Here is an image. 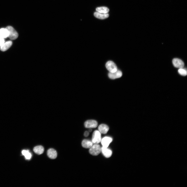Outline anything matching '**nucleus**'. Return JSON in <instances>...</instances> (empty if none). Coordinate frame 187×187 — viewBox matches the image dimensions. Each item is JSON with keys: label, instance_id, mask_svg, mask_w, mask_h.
Returning <instances> with one entry per match:
<instances>
[{"label": "nucleus", "instance_id": "obj_1", "mask_svg": "<svg viewBox=\"0 0 187 187\" xmlns=\"http://www.w3.org/2000/svg\"><path fill=\"white\" fill-rule=\"evenodd\" d=\"M8 32V37L11 40H15L17 39L18 36V34L17 32L12 26H9L6 28Z\"/></svg>", "mask_w": 187, "mask_h": 187}, {"label": "nucleus", "instance_id": "obj_2", "mask_svg": "<svg viewBox=\"0 0 187 187\" xmlns=\"http://www.w3.org/2000/svg\"><path fill=\"white\" fill-rule=\"evenodd\" d=\"M101 148L99 145L96 144L90 148L89 152L93 155L97 156L101 152Z\"/></svg>", "mask_w": 187, "mask_h": 187}, {"label": "nucleus", "instance_id": "obj_3", "mask_svg": "<svg viewBox=\"0 0 187 187\" xmlns=\"http://www.w3.org/2000/svg\"><path fill=\"white\" fill-rule=\"evenodd\" d=\"M102 140L101 133L99 131L96 130L93 132L92 137V142L95 144H98Z\"/></svg>", "mask_w": 187, "mask_h": 187}, {"label": "nucleus", "instance_id": "obj_4", "mask_svg": "<svg viewBox=\"0 0 187 187\" xmlns=\"http://www.w3.org/2000/svg\"><path fill=\"white\" fill-rule=\"evenodd\" d=\"M106 67L107 69L110 72H115L117 70L115 64L111 61H109L106 63Z\"/></svg>", "mask_w": 187, "mask_h": 187}, {"label": "nucleus", "instance_id": "obj_5", "mask_svg": "<svg viewBox=\"0 0 187 187\" xmlns=\"http://www.w3.org/2000/svg\"><path fill=\"white\" fill-rule=\"evenodd\" d=\"M85 127L87 128H95L98 125L97 121L94 120H89L86 121L84 123Z\"/></svg>", "mask_w": 187, "mask_h": 187}, {"label": "nucleus", "instance_id": "obj_6", "mask_svg": "<svg viewBox=\"0 0 187 187\" xmlns=\"http://www.w3.org/2000/svg\"><path fill=\"white\" fill-rule=\"evenodd\" d=\"M172 62L174 66L176 68H183L184 66L183 62L179 59L174 58L173 59Z\"/></svg>", "mask_w": 187, "mask_h": 187}, {"label": "nucleus", "instance_id": "obj_7", "mask_svg": "<svg viewBox=\"0 0 187 187\" xmlns=\"http://www.w3.org/2000/svg\"><path fill=\"white\" fill-rule=\"evenodd\" d=\"M108 75L110 78L114 79L121 77L122 76V73L121 71L117 70L115 72H110Z\"/></svg>", "mask_w": 187, "mask_h": 187}, {"label": "nucleus", "instance_id": "obj_8", "mask_svg": "<svg viewBox=\"0 0 187 187\" xmlns=\"http://www.w3.org/2000/svg\"><path fill=\"white\" fill-rule=\"evenodd\" d=\"M112 141V138L109 137H105L102 139L101 142L103 146L107 148Z\"/></svg>", "mask_w": 187, "mask_h": 187}, {"label": "nucleus", "instance_id": "obj_9", "mask_svg": "<svg viewBox=\"0 0 187 187\" xmlns=\"http://www.w3.org/2000/svg\"><path fill=\"white\" fill-rule=\"evenodd\" d=\"M101 152L106 157L108 158L110 157L112 153V151L110 149L102 146L101 148Z\"/></svg>", "mask_w": 187, "mask_h": 187}, {"label": "nucleus", "instance_id": "obj_10", "mask_svg": "<svg viewBox=\"0 0 187 187\" xmlns=\"http://www.w3.org/2000/svg\"><path fill=\"white\" fill-rule=\"evenodd\" d=\"M98 131L101 133L103 134H106L108 131L109 128L106 124H102L99 125L98 127Z\"/></svg>", "mask_w": 187, "mask_h": 187}, {"label": "nucleus", "instance_id": "obj_11", "mask_svg": "<svg viewBox=\"0 0 187 187\" xmlns=\"http://www.w3.org/2000/svg\"><path fill=\"white\" fill-rule=\"evenodd\" d=\"M47 154L48 157L51 159L56 158L57 156V153L56 150L52 148H50L48 150Z\"/></svg>", "mask_w": 187, "mask_h": 187}, {"label": "nucleus", "instance_id": "obj_12", "mask_svg": "<svg viewBox=\"0 0 187 187\" xmlns=\"http://www.w3.org/2000/svg\"><path fill=\"white\" fill-rule=\"evenodd\" d=\"M12 44V42L11 41H9L4 42L0 46V50L3 51H6L11 46Z\"/></svg>", "mask_w": 187, "mask_h": 187}, {"label": "nucleus", "instance_id": "obj_13", "mask_svg": "<svg viewBox=\"0 0 187 187\" xmlns=\"http://www.w3.org/2000/svg\"><path fill=\"white\" fill-rule=\"evenodd\" d=\"M94 15L96 18L101 19H104L107 18L109 16L108 13H102L97 11L94 13Z\"/></svg>", "mask_w": 187, "mask_h": 187}, {"label": "nucleus", "instance_id": "obj_14", "mask_svg": "<svg viewBox=\"0 0 187 187\" xmlns=\"http://www.w3.org/2000/svg\"><path fill=\"white\" fill-rule=\"evenodd\" d=\"M82 145L84 148H90L92 146L93 143L92 142L89 140L84 139L82 141Z\"/></svg>", "mask_w": 187, "mask_h": 187}, {"label": "nucleus", "instance_id": "obj_15", "mask_svg": "<svg viewBox=\"0 0 187 187\" xmlns=\"http://www.w3.org/2000/svg\"><path fill=\"white\" fill-rule=\"evenodd\" d=\"M44 150L43 147L41 145L36 146L33 149V150L34 152L37 154L39 155L43 153Z\"/></svg>", "mask_w": 187, "mask_h": 187}, {"label": "nucleus", "instance_id": "obj_16", "mask_svg": "<svg viewBox=\"0 0 187 187\" xmlns=\"http://www.w3.org/2000/svg\"><path fill=\"white\" fill-rule=\"evenodd\" d=\"M96 10L97 12L99 13L106 14L109 12V10L108 8L103 6L97 8L96 9Z\"/></svg>", "mask_w": 187, "mask_h": 187}, {"label": "nucleus", "instance_id": "obj_17", "mask_svg": "<svg viewBox=\"0 0 187 187\" xmlns=\"http://www.w3.org/2000/svg\"><path fill=\"white\" fill-rule=\"evenodd\" d=\"M0 36L4 38L8 37V32L6 28H2L0 29Z\"/></svg>", "mask_w": 187, "mask_h": 187}, {"label": "nucleus", "instance_id": "obj_18", "mask_svg": "<svg viewBox=\"0 0 187 187\" xmlns=\"http://www.w3.org/2000/svg\"><path fill=\"white\" fill-rule=\"evenodd\" d=\"M22 155H24L25 158L27 159H30L31 158V153L28 150H23L22 152Z\"/></svg>", "mask_w": 187, "mask_h": 187}, {"label": "nucleus", "instance_id": "obj_19", "mask_svg": "<svg viewBox=\"0 0 187 187\" xmlns=\"http://www.w3.org/2000/svg\"><path fill=\"white\" fill-rule=\"evenodd\" d=\"M179 73L183 76H185L187 75V72L186 70L183 68H179L178 71Z\"/></svg>", "mask_w": 187, "mask_h": 187}, {"label": "nucleus", "instance_id": "obj_20", "mask_svg": "<svg viewBox=\"0 0 187 187\" xmlns=\"http://www.w3.org/2000/svg\"><path fill=\"white\" fill-rule=\"evenodd\" d=\"M4 42V38L0 36V46L2 45Z\"/></svg>", "mask_w": 187, "mask_h": 187}, {"label": "nucleus", "instance_id": "obj_21", "mask_svg": "<svg viewBox=\"0 0 187 187\" xmlns=\"http://www.w3.org/2000/svg\"><path fill=\"white\" fill-rule=\"evenodd\" d=\"M89 132L88 131H86L84 133V136L85 137H87L89 136Z\"/></svg>", "mask_w": 187, "mask_h": 187}, {"label": "nucleus", "instance_id": "obj_22", "mask_svg": "<svg viewBox=\"0 0 187 187\" xmlns=\"http://www.w3.org/2000/svg\"><path fill=\"white\" fill-rule=\"evenodd\" d=\"M92 131V129L91 128L89 130V132H91Z\"/></svg>", "mask_w": 187, "mask_h": 187}]
</instances>
